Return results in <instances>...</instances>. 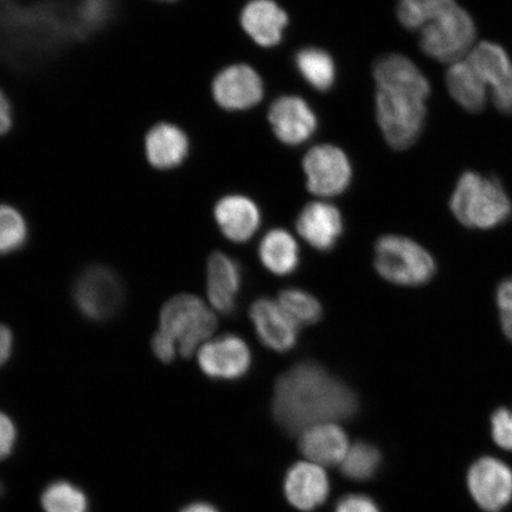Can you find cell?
<instances>
[{
	"mask_svg": "<svg viewBox=\"0 0 512 512\" xmlns=\"http://www.w3.org/2000/svg\"><path fill=\"white\" fill-rule=\"evenodd\" d=\"M272 407L285 431L302 434L313 426L354 418L360 403L347 384L320 364L307 361L279 377Z\"/></svg>",
	"mask_w": 512,
	"mask_h": 512,
	"instance_id": "cell-1",
	"label": "cell"
},
{
	"mask_svg": "<svg viewBox=\"0 0 512 512\" xmlns=\"http://www.w3.org/2000/svg\"><path fill=\"white\" fill-rule=\"evenodd\" d=\"M376 118L384 139L394 150H406L424 130L430 82L408 57L383 56L375 63Z\"/></svg>",
	"mask_w": 512,
	"mask_h": 512,
	"instance_id": "cell-2",
	"label": "cell"
},
{
	"mask_svg": "<svg viewBox=\"0 0 512 512\" xmlns=\"http://www.w3.org/2000/svg\"><path fill=\"white\" fill-rule=\"evenodd\" d=\"M451 211L463 226L492 229L507 221L512 213L510 198L495 178L467 171L459 178L451 201Z\"/></svg>",
	"mask_w": 512,
	"mask_h": 512,
	"instance_id": "cell-3",
	"label": "cell"
},
{
	"mask_svg": "<svg viewBox=\"0 0 512 512\" xmlns=\"http://www.w3.org/2000/svg\"><path fill=\"white\" fill-rule=\"evenodd\" d=\"M216 328L215 313L194 294H178L160 310L159 330L172 338L185 358L200 350Z\"/></svg>",
	"mask_w": 512,
	"mask_h": 512,
	"instance_id": "cell-4",
	"label": "cell"
},
{
	"mask_svg": "<svg viewBox=\"0 0 512 512\" xmlns=\"http://www.w3.org/2000/svg\"><path fill=\"white\" fill-rule=\"evenodd\" d=\"M419 32L422 51L439 62L452 64L462 60L475 47V22L457 0Z\"/></svg>",
	"mask_w": 512,
	"mask_h": 512,
	"instance_id": "cell-5",
	"label": "cell"
},
{
	"mask_svg": "<svg viewBox=\"0 0 512 512\" xmlns=\"http://www.w3.org/2000/svg\"><path fill=\"white\" fill-rule=\"evenodd\" d=\"M374 265L383 279L400 286L425 285L435 273L432 255L419 243L399 235L377 240Z\"/></svg>",
	"mask_w": 512,
	"mask_h": 512,
	"instance_id": "cell-6",
	"label": "cell"
},
{
	"mask_svg": "<svg viewBox=\"0 0 512 512\" xmlns=\"http://www.w3.org/2000/svg\"><path fill=\"white\" fill-rule=\"evenodd\" d=\"M124 286L111 268L92 266L80 275L74 288L76 306L88 319L104 322L124 303Z\"/></svg>",
	"mask_w": 512,
	"mask_h": 512,
	"instance_id": "cell-7",
	"label": "cell"
},
{
	"mask_svg": "<svg viewBox=\"0 0 512 512\" xmlns=\"http://www.w3.org/2000/svg\"><path fill=\"white\" fill-rule=\"evenodd\" d=\"M307 189L313 195L334 197L349 188L350 160L339 147L324 144L312 147L303 160Z\"/></svg>",
	"mask_w": 512,
	"mask_h": 512,
	"instance_id": "cell-8",
	"label": "cell"
},
{
	"mask_svg": "<svg viewBox=\"0 0 512 512\" xmlns=\"http://www.w3.org/2000/svg\"><path fill=\"white\" fill-rule=\"evenodd\" d=\"M486 91L502 114H512V62L507 51L494 42L475 44L466 56Z\"/></svg>",
	"mask_w": 512,
	"mask_h": 512,
	"instance_id": "cell-9",
	"label": "cell"
},
{
	"mask_svg": "<svg viewBox=\"0 0 512 512\" xmlns=\"http://www.w3.org/2000/svg\"><path fill=\"white\" fill-rule=\"evenodd\" d=\"M252 354L236 335H223L204 343L198 350V366L214 380H239L248 373Z\"/></svg>",
	"mask_w": 512,
	"mask_h": 512,
	"instance_id": "cell-10",
	"label": "cell"
},
{
	"mask_svg": "<svg viewBox=\"0 0 512 512\" xmlns=\"http://www.w3.org/2000/svg\"><path fill=\"white\" fill-rule=\"evenodd\" d=\"M211 89L217 105L227 111L248 110L264 98V82L247 64H234L221 70Z\"/></svg>",
	"mask_w": 512,
	"mask_h": 512,
	"instance_id": "cell-11",
	"label": "cell"
},
{
	"mask_svg": "<svg viewBox=\"0 0 512 512\" xmlns=\"http://www.w3.org/2000/svg\"><path fill=\"white\" fill-rule=\"evenodd\" d=\"M467 483L472 497L486 511L501 510L512 497V471L495 458H483L473 464Z\"/></svg>",
	"mask_w": 512,
	"mask_h": 512,
	"instance_id": "cell-12",
	"label": "cell"
},
{
	"mask_svg": "<svg viewBox=\"0 0 512 512\" xmlns=\"http://www.w3.org/2000/svg\"><path fill=\"white\" fill-rule=\"evenodd\" d=\"M268 120L281 143L296 146L309 140L317 130L315 112L296 95L275 100L268 111Z\"/></svg>",
	"mask_w": 512,
	"mask_h": 512,
	"instance_id": "cell-13",
	"label": "cell"
},
{
	"mask_svg": "<svg viewBox=\"0 0 512 512\" xmlns=\"http://www.w3.org/2000/svg\"><path fill=\"white\" fill-rule=\"evenodd\" d=\"M251 319L260 342L273 351L287 352L298 342V324L274 300L260 298L251 307Z\"/></svg>",
	"mask_w": 512,
	"mask_h": 512,
	"instance_id": "cell-14",
	"label": "cell"
},
{
	"mask_svg": "<svg viewBox=\"0 0 512 512\" xmlns=\"http://www.w3.org/2000/svg\"><path fill=\"white\" fill-rule=\"evenodd\" d=\"M241 286L239 262L222 252L211 254L207 265V293L211 306L222 315H232Z\"/></svg>",
	"mask_w": 512,
	"mask_h": 512,
	"instance_id": "cell-15",
	"label": "cell"
},
{
	"mask_svg": "<svg viewBox=\"0 0 512 512\" xmlns=\"http://www.w3.org/2000/svg\"><path fill=\"white\" fill-rule=\"evenodd\" d=\"M344 224L339 210L326 202H312L297 219L300 236L320 252H329L343 234Z\"/></svg>",
	"mask_w": 512,
	"mask_h": 512,
	"instance_id": "cell-16",
	"label": "cell"
},
{
	"mask_svg": "<svg viewBox=\"0 0 512 512\" xmlns=\"http://www.w3.org/2000/svg\"><path fill=\"white\" fill-rule=\"evenodd\" d=\"M214 215L222 234L235 243L251 240L261 224L259 207L251 198L241 195L221 198L215 206Z\"/></svg>",
	"mask_w": 512,
	"mask_h": 512,
	"instance_id": "cell-17",
	"label": "cell"
},
{
	"mask_svg": "<svg viewBox=\"0 0 512 512\" xmlns=\"http://www.w3.org/2000/svg\"><path fill=\"white\" fill-rule=\"evenodd\" d=\"M329 478L322 466L302 462L291 467L285 479V494L293 507L311 511L328 498Z\"/></svg>",
	"mask_w": 512,
	"mask_h": 512,
	"instance_id": "cell-18",
	"label": "cell"
},
{
	"mask_svg": "<svg viewBox=\"0 0 512 512\" xmlns=\"http://www.w3.org/2000/svg\"><path fill=\"white\" fill-rule=\"evenodd\" d=\"M288 16L273 0H251L241 12V25L252 40L264 48L283 40Z\"/></svg>",
	"mask_w": 512,
	"mask_h": 512,
	"instance_id": "cell-19",
	"label": "cell"
},
{
	"mask_svg": "<svg viewBox=\"0 0 512 512\" xmlns=\"http://www.w3.org/2000/svg\"><path fill=\"white\" fill-rule=\"evenodd\" d=\"M299 446L310 463L322 467L341 465L350 447L348 435L334 422L304 431Z\"/></svg>",
	"mask_w": 512,
	"mask_h": 512,
	"instance_id": "cell-20",
	"label": "cell"
},
{
	"mask_svg": "<svg viewBox=\"0 0 512 512\" xmlns=\"http://www.w3.org/2000/svg\"><path fill=\"white\" fill-rule=\"evenodd\" d=\"M190 143L187 134L176 125L153 126L145 137L147 162L158 170L178 168L187 159Z\"/></svg>",
	"mask_w": 512,
	"mask_h": 512,
	"instance_id": "cell-21",
	"label": "cell"
},
{
	"mask_svg": "<svg viewBox=\"0 0 512 512\" xmlns=\"http://www.w3.org/2000/svg\"><path fill=\"white\" fill-rule=\"evenodd\" d=\"M446 85L452 98L467 112L478 113L488 104L489 93L466 57L450 64Z\"/></svg>",
	"mask_w": 512,
	"mask_h": 512,
	"instance_id": "cell-22",
	"label": "cell"
},
{
	"mask_svg": "<svg viewBox=\"0 0 512 512\" xmlns=\"http://www.w3.org/2000/svg\"><path fill=\"white\" fill-rule=\"evenodd\" d=\"M259 258L268 271L286 277L297 271L300 251L296 239L285 229L268 232L259 246Z\"/></svg>",
	"mask_w": 512,
	"mask_h": 512,
	"instance_id": "cell-23",
	"label": "cell"
},
{
	"mask_svg": "<svg viewBox=\"0 0 512 512\" xmlns=\"http://www.w3.org/2000/svg\"><path fill=\"white\" fill-rule=\"evenodd\" d=\"M296 66L300 75L317 91L326 92L334 86L336 66L334 59L325 50L315 47L299 50Z\"/></svg>",
	"mask_w": 512,
	"mask_h": 512,
	"instance_id": "cell-24",
	"label": "cell"
},
{
	"mask_svg": "<svg viewBox=\"0 0 512 512\" xmlns=\"http://www.w3.org/2000/svg\"><path fill=\"white\" fill-rule=\"evenodd\" d=\"M41 505L44 512H88V498L78 485L68 480H56L43 490Z\"/></svg>",
	"mask_w": 512,
	"mask_h": 512,
	"instance_id": "cell-25",
	"label": "cell"
},
{
	"mask_svg": "<svg viewBox=\"0 0 512 512\" xmlns=\"http://www.w3.org/2000/svg\"><path fill=\"white\" fill-rule=\"evenodd\" d=\"M279 304L298 325H312L323 316V307L313 294L290 288L279 294Z\"/></svg>",
	"mask_w": 512,
	"mask_h": 512,
	"instance_id": "cell-26",
	"label": "cell"
},
{
	"mask_svg": "<svg viewBox=\"0 0 512 512\" xmlns=\"http://www.w3.org/2000/svg\"><path fill=\"white\" fill-rule=\"evenodd\" d=\"M380 462L381 454L375 446L356 443L349 447L347 456L341 464V470L348 478L366 480L375 475Z\"/></svg>",
	"mask_w": 512,
	"mask_h": 512,
	"instance_id": "cell-27",
	"label": "cell"
},
{
	"mask_svg": "<svg viewBox=\"0 0 512 512\" xmlns=\"http://www.w3.org/2000/svg\"><path fill=\"white\" fill-rule=\"evenodd\" d=\"M456 0H399L398 18L408 30L420 31L431 19Z\"/></svg>",
	"mask_w": 512,
	"mask_h": 512,
	"instance_id": "cell-28",
	"label": "cell"
},
{
	"mask_svg": "<svg viewBox=\"0 0 512 512\" xmlns=\"http://www.w3.org/2000/svg\"><path fill=\"white\" fill-rule=\"evenodd\" d=\"M28 239V224L14 207L0 204V255L18 251Z\"/></svg>",
	"mask_w": 512,
	"mask_h": 512,
	"instance_id": "cell-29",
	"label": "cell"
},
{
	"mask_svg": "<svg viewBox=\"0 0 512 512\" xmlns=\"http://www.w3.org/2000/svg\"><path fill=\"white\" fill-rule=\"evenodd\" d=\"M111 0H82L79 6V19L86 29H94L104 24L110 15Z\"/></svg>",
	"mask_w": 512,
	"mask_h": 512,
	"instance_id": "cell-30",
	"label": "cell"
},
{
	"mask_svg": "<svg viewBox=\"0 0 512 512\" xmlns=\"http://www.w3.org/2000/svg\"><path fill=\"white\" fill-rule=\"evenodd\" d=\"M492 437L495 443L512 451V412L507 408H499L491 418Z\"/></svg>",
	"mask_w": 512,
	"mask_h": 512,
	"instance_id": "cell-31",
	"label": "cell"
},
{
	"mask_svg": "<svg viewBox=\"0 0 512 512\" xmlns=\"http://www.w3.org/2000/svg\"><path fill=\"white\" fill-rule=\"evenodd\" d=\"M497 306L504 335L512 342V278L499 285Z\"/></svg>",
	"mask_w": 512,
	"mask_h": 512,
	"instance_id": "cell-32",
	"label": "cell"
},
{
	"mask_svg": "<svg viewBox=\"0 0 512 512\" xmlns=\"http://www.w3.org/2000/svg\"><path fill=\"white\" fill-rule=\"evenodd\" d=\"M17 443V428L9 415L0 411V462L8 459Z\"/></svg>",
	"mask_w": 512,
	"mask_h": 512,
	"instance_id": "cell-33",
	"label": "cell"
},
{
	"mask_svg": "<svg viewBox=\"0 0 512 512\" xmlns=\"http://www.w3.org/2000/svg\"><path fill=\"white\" fill-rule=\"evenodd\" d=\"M152 350L159 361L163 363H171L175 361L178 354V348L172 338L164 334L163 331H157L152 337Z\"/></svg>",
	"mask_w": 512,
	"mask_h": 512,
	"instance_id": "cell-34",
	"label": "cell"
},
{
	"mask_svg": "<svg viewBox=\"0 0 512 512\" xmlns=\"http://www.w3.org/2000/svg\"><path fill=\"white\" fill-rule=\"evenodd\" d=\"M335 512H380L370 498L362 495H351L338 503Z\"/></svg>",
	"mask_w": 512,
	"mask_h": 512,
	"instance_id": "cell-35",
	"label": "cell"
},
{
	"mask_svg": "<svg viewBox=\"0 0 512 512\" xmlns=\"http://www.w3.org/2000/svg\"><path fill=\"white\" fill-rule=\"evenodd\" d=\"M12 345H14V338H12L11 331L0 324V367L9 361Z\"/></svg>",
	"mask_w": 512,
	"mask_h": 512,
	"instance_id": "cell-36",
	"label": "cell"
},
{
	"mask_svg": "<svg viewBox=\"0 0 512 512\" xmlns=\"http://www.w3.org/2000/svg\"><path fill=\"white\" fill-rule=\"evenodd\" d=\"M12 126L11 105L6 95L0 91V136L8 133Z\"/></svg>",
	"mask_w": 512,
	"mask_h": 512,
	"instance_id": "cell-37",
	"label": "cell"
},
{
	"mask_svg": "<svg viewBox=\"0 0 512 512\" xmlns=\"http://www.w3.org/2000/svg\"><path fill=\"white\" fill-rule=\"evenodd\" d=\"M179 512H219L217 511L213 505L207 503H194L188 505Z\"/></svg>",
	"mask_w": 512,
	"mask_h": 512,
	"instance_id": "cell-38",
	"label": "cell"
},
{
	"mask_svg": "<svg viewBox=\"0 0 512 512\" xmlns=\"http://www.w3.org/2000/svg\"><path fill=\"white\" fill-rule=\"evenodd\" d=\"M4 494V486H3V483L0 482V497H2Z\"/></svg>",
	"mask_w": 512,
	"mask_h": 512,
	"instance_id": "cell-39",
	"label": "cell"
},
{
	"mask_svg": "<svg viewBox=\"0 0 512 512\" xmlns=\"http://www.w3.org/2000/svg\"><path fill=\"white\" fill-rule=\"evenodd\" d=\"M158 2L174 3L177 2V0H158Z\"/></svg>",
	"mask_w": 512,
	"mask_h": 512,
	"instance_id": "cell-40",
	"label": "cell"
}]
</instances>
